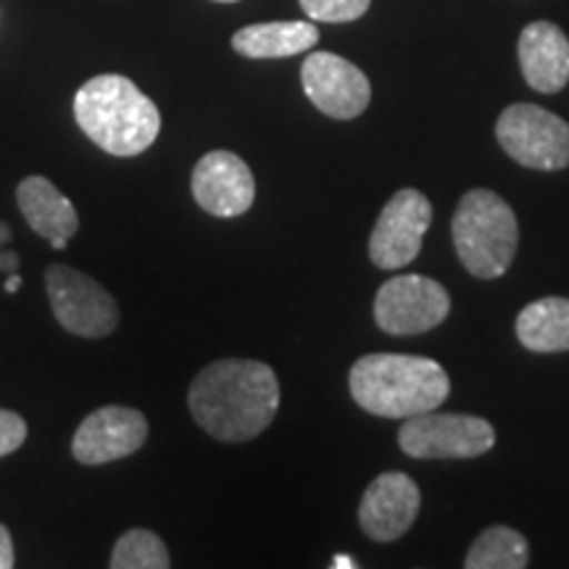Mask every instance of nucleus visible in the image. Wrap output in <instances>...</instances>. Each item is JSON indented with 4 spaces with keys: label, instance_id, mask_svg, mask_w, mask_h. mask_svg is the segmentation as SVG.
<instances>
[{
    "label": "nucleus",
    "instance_id": "obj_1",
    "mask_svg": "<svg viewBox=\"0 0 569 569\" xmlns=\"http://www.w3.org/2000/svg\"><path fill=\"white\" fill-rule=\"evenodd\" d=\"M188 407L211 438L243 443L272 425L280 409V382L264 361H213L190 386Z\"/></svg>",
    "mask_w": 569,
    "mask_h": 569
},
{
    "label": "nucleus",
    "instance_id": "obj_2",
    "mask_svg": "<svg viewBox=\"0 0 569 569\" xmlns=\"http://www.w3.org/2000/svg\"><path fill=\"white\" fill-rule=\"evenodd\" d=\"M353 401L375 417L409 419L436 411L451 393V380L427 356L369 353L348 375Z\"/></svg>",
    "mask_w": 569,
    "mask_h": 569
},
{
    "label": "nucleus",
    "instance_id": "obj_3",
    "mask_svg": "<svg viewBox=\"0 0 569 569\" xmlns=\"http://www.w3.org/2000/svg\"><path fill=\"white\" fill-rule=\"evenodd\" d=\"M74 119L98 148L119 159L146 153L159 138L161 113L122 74H98L74 96Z\"/></svg>",
    "mask_w": 569,
    "mask_h": 569
},
{
    "label": "nucleus",
    "instance_id": "obj_4",
    "mask_svg": "<svg viewBox=\"0 0 569 569\" xmlns=\"http://www.w3.org/2000/svg\"><path fill=\"white\" fill-rule=\"evenodd\" d=\"M453 246L469 274L496 280L515 261L519 224L511 206L493 190L478 188L461 198L451 219Z\"/></svg>",
    "mask_w": 569,
    "mask_h": 569
},
{
    "label": "nucleus",
    "instance_id": "obj_5",
    "mask_svg": "<svg viewBox=\"0 0 569 569\" xmlns=\"http://www.w3.org/2000/svg\"><path fill=\"white\" fill-rule=\"evenodd\" d=\"M496 138L511 159L538 172L569 167V124L536 103H515L498 117Z\"/></svg>",
    "mask_w": 569,
    "mask_h": 569
},
{
    "label": "nucleus",
    "instance_id": "obj_6",
    "mask_svg": "<svg viewBox=\"0 0 569 569\" xmlns=\"http://www.w3.org/2000/svg\"><path fill=\"white\" fill-rule=\"evenodd\" d=\"M398 446L415 459H475L496 446V430L482 417L425 411L403 419Z\"/></svg>",
    "mask_w": 569,
    "mask_h": 569
},
{
    "label": "nucleus",
    "instance_id": "obj_7",
    "mask_svg": "<svg viewBox=\"0 0 569 569\" xmlns=\"http://www.w3.org/2000/svg\"><path fill=\"white\" fill-rule=\"evenodd\" d=\"M46 290L53 317L63 330L80 338H106L119 327V306L92 277L53 264L46 272Z\"/></svg>",
    "mask_w": 569,
    "mask_h": 569
},
{
    "label": "nucleus",
    "instance_id": "obj_8",
    "mask_svg": "<svg viewBox=\"0 0 569 569\" xmlns=\"http://www.w3.org/2000/svg\"><path fill=\"white\" fill-rule=\"evenodd\" d=\"M451 311V298L432 277L398 274L377 290L375 322L388 336H419Z\"/></svg>",
    "mask_w": 569,
    "mask_h": 569
},
{
    "label": "nucleus",
    "instance_id": "obj_9",
    "mask_svg": "<svg viewBox=\"0 0 569 569\" xmlns=\"http://www.w3.org/2000/svg\"><path fill=\"white\" fill-rule=\"evenodd\" d=\"M432 206L419 190H398L377 219L369 256L380 269H401L422 251L425 232L430 230Z\"/></svg>",
    "mask_w": 569,
    "mask_h": 569
},
{
    "label": "nucleus",
    "instance_id": "obj_10",
    "mask_svg": "<svg viewBox=\"0 0 569 569\" xmlns=\"http://www.w3.org/2000/svg\"><path fill=\"white\" fill-rule=\"evenodd\" d=\"M309 101L332 119H353L372 101V84L356 63L338 53H309L301 67Z\"/></svg>",
    "mask_w": 569,
    "mask_h": 569
},
{
    "label": "nucleus",
    "instance_id": "obj_11",
    "mask_svg": "<svg viewBox=\"0 0 569 569\" xmlns=\"http://www.w3.org/2000/svg\"><path fill=\"white\" fill-rule=\"evenodd\" d=\"M148 419L132 407H103L82 419L71 440V453L84 467L132 457L146 446Z\"/></svg>",
    "mask_w": 569,
    "mask_h": 569
},
{
    "label": "nucleus",
    "instance_id": "obj_12",
    "mask_svg": "<svg viewBox=\"0 0 569 569\" xmlns=\"http://www.w3.org/2000/svg\"><path fill=\"white\" fill-rule=\"evenodd\" d=\"M196 203L206 213L219 219H232L253 206L256 180L248 163L230 151H211L196 163L193 180Z\"/></svg>",
    "mask_w": 569,
    "mask_h": 569
},
{
    "label": "nucleus",
    "instance_id": "obj_13",
    "mask_svg": "<svg viewBox=\"0 0 569 569\" xmlns=\"http://www.w3.org/2000/svg\"><path fill=\"white\" fill-rule=\"evenodd\" d=\"M419 496L417 482L403 472L380 475L372 486L367 488L365 498L359 503V525L372 540L390 543L401 538L419 515Z\"/></svg>",
    "mask_w": 569,
    "mask_h": 569
},
{
    "label": "nucleus",
    "instance_id": "obj_14",
    "mask_svg": "<svg viewBox=\"0 0 569 569\" xmlns=\"http://www.w3.org/2000/svg\"><path fill=\"white\" fill-rule=\"evenodd\" d=\"M519 67L538 92H559L569 82V40L551 21H532L519 34Z\"/></svg>",
    "mask_w": 569,
    "mask_h": 569
},
{
    "label": "nucleus",
    "instance_id": "obj_15",
    "mask_svg": "<svg viewBox=\"0 0 569 569\" xmlns=\"http://www.w3.org/2000/svg\"><path fill=\"white\" fill-rule=\"evenodd\" d=\"M19 211L40 238L51 240L56 251L67 248V240L80 230V217L67 196L48 177H24L17 188Z\"/></svg>",
    "mask_w": 569,
    "mask_h": 569
},
{
    "label": "nucleus",
    "instance_id": "obj_16",
    "mask_svg": "<svg viewBox=\"0 0 569 569\" xmlns=\"http://www.w3.org/2000/svg\"><path fill=\"white\" fill-rule=\"evenodd\" d=\"M319 30L311 21H264L234 32L232 48L246 59H288L311 51Z\"/></svg>",
    "mask_w": 569,
    "mask_h": 569
},
{
    "label": "nucleus",
    "instance_id": "obj_17",
    "mask_svg": "<svg viewBox=\"0 0 569 569\" xmlns=\"http://www.w3.org/2000/svg\"><path fill=\"white\" fill-rule=\"evenodd\" d=\"M519 343L538 353L569 351V301L567 298H540L525 306L517 317Z\"/></svg>",
    "mask_w": 569,
    "mask_h": 569
},
{
    "label": "nucleus",
    "instance_id": "obj_18",
    "mask_svg": "<svg viewBox=\"0 0 569 569\" xmlns=\"http://www.w3.org/2000/svg\"><path fill=\"white\" fill-rule=\"evenodd\" d=\"M530 561V546L522 532L503 528H488L475 540L467 553V569H522Z\"/></svg>",
    "mask_w": 569,
    "mask_h": 569
},
{
    "label": "nucleus",
    "instance_id": "obj_19",
    "mask_svg": "<svg viewBox=\"0 0 569 569\" xmlns=\"http://www.w3.org/2000/svg\"><path fill=\"white\" fill-rule=\"evenodd\" d=\"M109 565L111 569H169L172 559L156 532L134 528L117 540Z\"/></svg>",
    "mask_w": 569,
    "mask_h": 569
},
{
    "label": "nucleus",
    "instance_id": "obj_20",
    "mask_svg": "<svg viewBox=\"0 0 569 569\" xmlns=\"http://www.w3.org/2000/svg\"><path fill=\"white\" fill-rule=\"evenodd\" d=\"M372 0H301V9L311 21L327 24H346L361 19L369 11Z\"/></svg>",
    "mask_w": 569,
    "mask_h": 569
},
{
    "label": "nucleus",
    "instance_id": "obj_21",
    "mask_svg": "<svg viewBox=\"0 0 569 569\" xmlns=\"http://www.w3.org/2000/svg\"><path fill=\"white\" fill-rule=\"evenodd\" d=\"M27 440V422L17 411L0 409V459L19 451Z\"/></svg>",
    "mask_w": 569,
    "mask_h": 569
},
{
    "label": "nucleus",
    "instance_id": "obj_22",
    "mask_svg": "<svg viewBox=\"0 0 569 569\" xmlns=\"http://www.w3.org/2000/svg\"><path fill=\"white\" fill-rule=\"evenodd\" d=\"M13 561H17V553H13L11 532L6 525H0V569H11Z\"/></svg>",
    "mask_w": 569,
    "mask_h": 569
},
{
    "label": "nucleus",
    "instance_id": "obj_23",
    "mask_svg": "<svg viewBox=\"0 0 569 569\" xmlns=\"http://www.w3.org/2000/svg\"><path fill=\"white\" fill-rule=\"evenodd\" d=\"M19 269V256L13 253V251H6L3 248V253H0V272H17Z\"/></svg>",
    "mask_w": 569,
    "mask_h": 569
},
{
    "label": "nucleus",
    "instance_id": "obj_24",
    "mask_svg": "<svg viewBox=\"0 0 569 569\" xmlns=\"http://www.w3.org/2000/svg\"><path fill=\"white\" fill-rule=\"evenodd\" d=\"M11 243V227L6 222H0V253H3V248Z\"/></svg>",
    "mask_w": 569,
    "mask_h": 569
},
{
    "label": "nucleus",
    "instance_id": "obj_25",
    "mask_svg": "<svg viewBox=\"0 0 569 569\" xmlns=\"http://www.w3.org/2000/svg\"><path fill=\"white\" fill-rule=\"evenodd\" d=\"M21 288V277L17 272L9 274V280H6V293H17Z\"/></svg>",
    "mask_w": 569,
    "mask_h": 569
},
{
    "label": "nucleus",
    "instance_id": "obj_26",
    "mask_svg": "<svg viewBox=\"0 0 569 569\" xmlns=\"http://www.w3.org/2000/svg\"><path fill=\"white\" fill-rule=\"evenodd\" d=\"M332 567H336V569H353L356 561L351 557H336V559H332Z\"/></svg>",
    "mask_w": 569,
    "mask_h": 569
},
{
    "label": "nucleus",
    "instance_id": "obj_27",
    "mask_svg": "<svg viewBox=\"0 0 569 569\" xmlns=\"http://www.w3.org/2000/svg\"><path fill=\"white\" fill-rule=\"evenodd\" d=\"M213 3H238V0H213Z\"/></svg>",
    "mask_w": 569,
    "mask_h": 569
}]
</instances>
